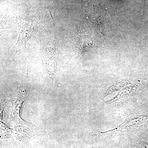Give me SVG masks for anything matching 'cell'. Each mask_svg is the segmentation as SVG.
<instances>
[{"mask_svg":"<svg viewBox=\"0 0 148 148\" xmlns=\"http://www.w3.org/2000/svg\"><path fill=\"white\" fill-rule=\"evenodd\" d=\"M148 126V112L134 114L113 129L106 131H99L96 135L101 137H111L114 136L136 134Z\"/></svg>","mask_w":148,"mask_h":148,"instance_id":"cell-1","label":"cell"},{"mask_svg":"<svg viewBox=\"0 0 148 148\" xmlns=\"http://www.w3.org/2000/svg\"><path fill=\"white\" fill-rule=\"evenodd\" d=\"M14 148H18V147H15Z\"/></svg>","mask_w":148,"mask_h":148,"instance_id":"cell-7","label":"cell"},{"mask_svg":"<svg viewBox=\"0 0 148 148\" xmlns=\"http://www.w3.org/2000/svg\"><path fill=\"white\" fill-rule=\"evenodd\" d=\"M93 44L92 38L84 33H79L77 40V47L80 51H84L91 47Z\"/></svg>","mask_w":148,"mask_h":148,"instance_id":"cell-3","label":"cell"},{"mask_svg":"<svg viewBox=\"0 0 148 148\" xmlns=\"http://www.w3.org/2000/svg\"><path fill=\"white\" fill-rule=\"evenodd\" d=\"M139 85L140 82L136 81L134 83L127 86L121 89L116 96L110 100H107L105 102V103L106 105H116L127 102L135 95Z\"/></svg>","mask_w":148,"mask_h":148,"instance_id":"cell-2","label":"cell"},{"mask_svg":"<svg viewBox=\"0 0 148 148\" xmlns=\"http://www.w3.org/2000/svg\"><path fill=\"white\" fill-rule=\"evenodd\" d=\"M126 148H130L129 147H126Z\"/></svg>","mask_w":148,"mask_h":148,"instance_id":"cell-6","label":"cell"},{"mask_svg":"<svg viewBox=\"0 0 148 148\" xmlns=\"http://www.w3.org/2000/svg\"><path fill=\"white\" fill-rule=\"evenodd\" d=\"M137 80H132L130 79L123 80L114 84L105 91L104 94V98L110 94H112L113 92L121 90L123 88L134 83Z\"/></svg>","mask_w":148,"mask_h":148,"instance_id":"cell-4","label":"cell"},{"mask_svg":"<svg viewBox=\"0 0 148 148\" xmlns=\"http://www.w3.org/2000/svg\"><path fill=\"white\" fill-rule=\"evenodd\" d=\"M139 145L140 148H148V143L145 141H140Z\"/></svg>","mask_w":148,"mask_h":148,"instance_id":"cell-5","label":"cell"}]
</instances>
